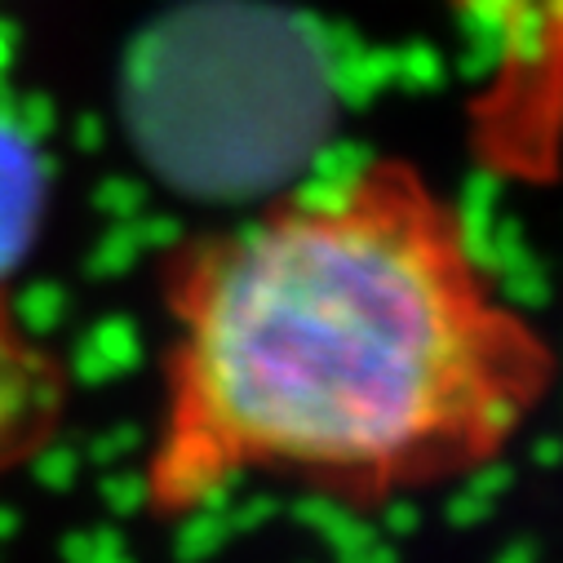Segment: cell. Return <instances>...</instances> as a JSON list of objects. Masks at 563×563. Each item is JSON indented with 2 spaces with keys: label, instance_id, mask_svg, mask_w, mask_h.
Masks as SVG:
<instances>
[{
  "label": "cell",
  "instance_id": "1",
  "mask_svg": "<svg viewBox=\"0 0 563 563\" xmlns=\"http://www.w3.org/2000/svg\"><path fill=\"white\" fill-rule=\"evenodd\" d=\"M165 320L137 501L183 523L249 479L386 510L497 466L559 355L497 289L462 205L404 156L196 231Z\"/></svg>",
  "mask_w": 563,
  "mask_h": 563
},
{
  "label": "cell",
  "instance_id": "2",
  "mask_svg": "<svg viewBox=\"0 0 563 563\" xmlns=\"http://www.w3.org/2000/svg\"><path fill=\"white\" fill-rule=\"evenodd\" d=\"M71 364L0 294V484L36 466L67 431Z\"/></svg>",
  "mask_w": 563,
  "mask_h": 563
},
{
  "label": "cell",
  "instance_id": "3",
  "mask_svg": "<svg viewBox=\"0 0 563 563\" xmlns=\"http://www.w3.org/2000/svg\"><path fill=\"white\" fill-rule=\"evenodd\" d=\"M49 200L54 183L45 152L14 115L0 111V294H10V279L32 262Z\"/></svg>",
  "mask_w": 563,
  "mask_h": 563
}]
</instances>
